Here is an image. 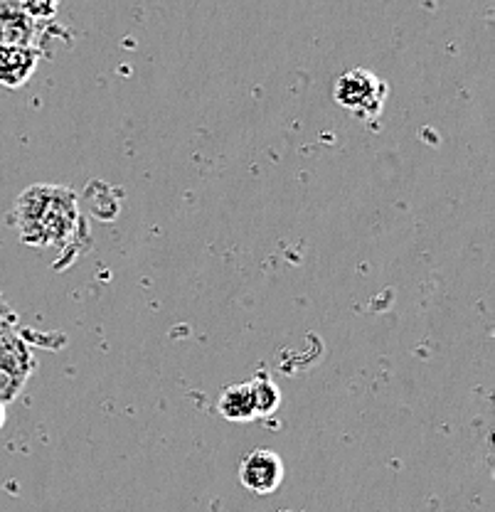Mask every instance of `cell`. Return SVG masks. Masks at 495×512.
Listing matches in <instances>:
<instances>
[{
    "instance_id": "obj_1",
    "label": "cell",
    "mask_w": 495,
    "mask_h": 512,
    "mask_svg": "<svg viewBox=\"0 0 495 512\" xmlns=\"http://www.w3.org/2000/svg\"><path fill=\"white\" fill-rule=\"evenodd\" d=\"M13 222L20 242L28 247L57 249L60 256L82 254V237H89L77 192L62 185L37 183L20 192L13 207Z\"/></svg>"
},
{
    "instance_id": "obj_2",
    "label": "cell",
    "mask_w": 495,
    "mask_h": 512,
    "mask_svg": "<svg viewBox=\"0 0 495 512\" xmlns=\"http://www.w3.org/2000/svg\"><path fill=\"white\" fill-rule=\"evenodd\" d=\"M387 92L390 89H387L385 79H380L375 72L363 67L348 69V72L340 74L335 79L333 89L335 101L363 121H372L382 114Z\"/></svg>"
},
{
    "instance_id": "obj_3",
    "label": "cell",
    "mask_w": 495,
    "mask_h": 512,
    "mask_svg": "<svg viewBox=\"0 0 495 512\" xmlns=\"http://www.w3.org/2000/svg\"><path fill=\"white\" fill-rule=\"evenodd\" d=\"M52 32L60 35L55 23H40L18 0H0V47H28L45 55Z\"/></svg>"
},
{
    "instance_id": "obj_4",
    "label": "cell",
    "mask_w": 495,
    "mask_h": 512,
    "mask_svg": "<svg viewBox=\"0 0 495 512\" xmlns=\"http://www.w3.org/2000/svg\"><path fill=\"white\" fill-rule=\"evenodd\" d=\"M35 367V352L18 330L0 340V407H8L20 397Z\"/></svg>"
},
{
    "instance_id": "obj_5",
    "label": "cell",
    "mask_w": 495,
    "mask_h": 512,
    "mask_svg": "<svg viewBox=\"0 0 495 512\" xmlns=\"http://www.w3.org/2000/svg\"><path fill=\"white\" fill-rule=\"evenodd\" d=\"M239 483L254 495H271L284 483V461L271 448H254L239 463Z\"/></svg>"
},
{
    "instance_id": "obj_6",
    "label": "cell",
    "mask_w": 495,
    "mask_h": 512,
    "mask_svg": "<svg viewBox=\"0 0 495 512\" xmlns=\"http://www.w3.org/2000/svg\"><path fill=\"white\" fill-rule=\"evenodd\" d=\"M42 62V52L28 47H0V87L20 89L33 79Z\"/></svg>"
},
{
    "instance_id": "obj_7",
    "label": "cell",
    "mask_w": 495,
    "mask_h": 512,
    "mask_svg": "<svg viewBox=\"0 0 495 512\" xmlns=\"http://www.w3.org/2000/svg\"><path fill=\"white\" fill-rule=\"evenodd\" d=\"M217 409L225 416L227 421H254L257 419V409H254V397L252 389H249V382L242 384H230L220 392V399H217Z\"/></svg>"
},
{
    "instance_id": "obj_8",
    "label": "cell",
    "mask_w": 495,
    "mask_h": 512,
    "mask_svg": "<svg viewBox=\"0 0 495 512\" xmlns=\"http://www.w3.org/2000/svg\"><path fill=\"white\" fill-rule=\"evenodd\" d=\"M249 389H252L254 397V409H257V419L259 416H271L279 409L281 404V392L276 387L274 380H271L266 372H259L254 375V380L249 382Z\"/></svg>"
},
{
    "instance_id": "obj_9",
    "label": "cell",
    "mask_w": 495,
    "mask_h": 512,
    "mask_svg": "<svg viewBox=\"0 0 495 512\" xmlns=\"http://www.w3.org/2000/svg\"><path fill=\"white\" fill-rule=\"evenodd\" d=\"M13 330H18V316H15V311L8 306L3 293H0V340L8 333H13Z\"/></svg>"
},
{
    "instance_id": "obj_10",
    "label": "cell",
    "mask_w": 495,
    "mask_h": 512,
    "mask_svg": "<svg viewBox=\"0 0 495 512\" xmlns=\"http://www.w3.org/2000/svg\"><path fill=\"white\" fill-rule=\"evenodd\" d=\"M5 424V407H0V429H3Z\"/></svg>"
}]
</instances>
